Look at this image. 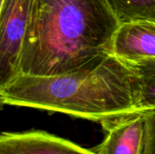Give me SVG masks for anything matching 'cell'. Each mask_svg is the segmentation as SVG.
Segmentation results:
<instances>
[{
	"instance_id": "5b68a950",
	"label": "cell",
	"mask_w": 155,
	"mask_h": 154,
	"mask_svg": "<svg viewBox=\"0 0 155 154\" xmlns=\"http://www.w3.org/2000/svg\"><path fill=\"white\" fill-rule=\"evenodd\" d=\"M112 53L129 64L155 58V23H121L114 35Z\"/></svg>"
},
{
	"instance_id": "7a4b0ae2",
	"label": "cell",
	"mask_w": 155,
	"mask_h": 154,
	"mask_svg": "<svg viewBox=\"0 0 155 154\" xmlns=\"http://www.w3.org/2000/svg\"><path fill=\"white\" fill-rule=\"evenodd\" d=\"M120 24L107 0H33L20 74H60L112 53Z\"/></svg>"
},
{
	"instance_id": "9c48e42d",
	"label": "cell",
	"mask_w": 155,
	"mask_h": 154,
	"mask_svg": "<svg viewBox=\"0 0 155 154\" xmlns=\"http://www.w3.org/2000/svg\"><path fill=\"white\" fill-rule=\"evenodd\" d=\"M146 133L143 154H155V112L145 113Z\"/></svg>"
},
{
	"instance_id": "3957f363",
	"label": "cell",
	"mask_w": 155,
	"mask_h": 154,
	"mask_svg": "<svg viewBox=\"0 0 155 154\" xmlns=\"http://www.w3.org/2000/svg\"><path fill=\"white\" fill-rule=\"evenodd\" d=\"M33 0H0V87L20 74L23 43Z\"/></svg>"
},
{
	"instance_id": "277c9868",
	"label": "cell",
	"mask_w": 155,
	"mask_h": 154,
	"mask_svg": "<svg viewBox=\"0 0 155 154\" xmlns=\"http://www.w3.org/2000/svg\"><path fill=\"white\" fill-rule=\"evenodd\" d=\"M0 154H96L74 142L41 130L3 132Z\"/></svg>"
},
{
	"instance_id": "6da1fadb",
	"label": "cell",
	"mask_w": 155,
	"mask_h": 154,
	"mask_svg": "<svg viewBox=\"0 0 155 154\" xmlns=\"http://www.w3.org/2000/svg\"><path fill=\"white\" fill-rule=\"evenodd\" d=\"M134 66L106 53L73 71L48 76L19 74L0 87L2 105L64 113L104 127L142 113Z\"/></svg>"
},
{
	"instance_id": "8992f818",
	"label": "cell",
	"mask_w": 155,
	"mask_h": 154,
	"mask_svg": "<svg viewBox=\"0 0 155 154\" xmlns=\"http://www.w3.org/2000/svg\"><path fill=\"white\" fill-rule=\"evenodd\" d=\"M105 136L93 148L96 154H143L145 113H137L103 127Z\"/></svg>"
},
{
	"instance_id": "ba28073f",
	"label": "cell",
	"mask_w": 155,
	"mask_h": 154,
	"mask_svg": "<svg viewBox=\"0 0 155 154\" xmlns=\"http://www.w3.org/2000/svg\"><path fill=\"white\" fill-rule=\"evenodd\" d=\"M140 82L139 108L142 113L155 112V58L131 64Z\"/></svg>"
},
{
	"instance_id": "52a82bcc",
	"label": "cell",
	"mask_w": 155,
	"mask_h": 154,
	"mask_svg": "<svg viewBox=\"0 0 155 154\" xmlns=\"http://www.w3.org/2000/svg\"><path fill=\"white\" fill-rule=\"evenodd\" d=\"M121 23L151 21L155 23V0H107Z\"/></svg>"
}]
</instances>
